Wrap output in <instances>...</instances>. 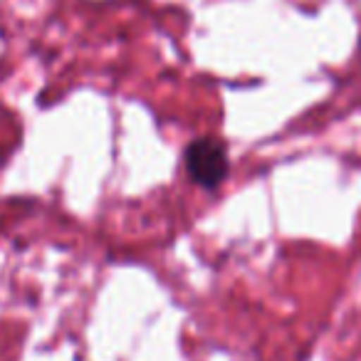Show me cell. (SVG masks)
Masks as SVG:
<instances>
[{
  "label": "cell",
  "mask_w": 361,
  "mask_h": 361,
  "mask_svg": "<svg viewBox=\"0 0 361 361\" xmlns=\"http://www.w3.org/2000/svg\"><path fill=\"white\" fill-rule=\"evenodd\" d=\"M183 164L193 183L206 191H216L231 173V156H228L226 144L213 136H201L191 141L183 154Z\"/></svg>",
  "instance_id": "6da1fadb"
}]
</instances>
